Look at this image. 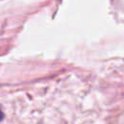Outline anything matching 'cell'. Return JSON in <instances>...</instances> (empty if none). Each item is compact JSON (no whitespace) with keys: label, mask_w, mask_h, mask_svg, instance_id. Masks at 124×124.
Listing matches in <instances>:
<instances>
[{"label":"cell","mask_w":124,"mask_h":124,"mask_svg":"<svg viewBox=\"0 0 124 124\" xmlns=\"http://www.w3.org/2000/svg\"><path fill=\"white\" fill-rule=\"evenodd\" d=\"M3 118H4V113H3V112L0 110V121H1Z\"/></svg>","instance_id":"cell-1"}]
</instances>
